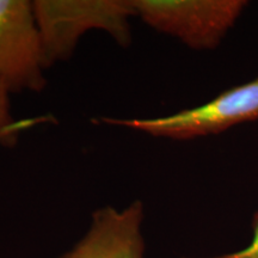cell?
Segmentation results:
<instances>
[{"label":"cell","mask_w":258,"mask_h":258,"mask_svg":"<svg viewBox=\"0 0 258 258\" xmlns=\"http://www.w3.org/2000/svg\"><path fill=\"white\" fill-rule=\"evenodd\" d=\"M34 15L40 30L46 67L72 55L86 31L101 29L118 44L131 43L129 18L133 0H36Z\"/></svg>","instance_id":"1"},{"label":"cell","mask_w":258,"mask_h":258,"mask_svg":"<svg viewBox=\"0 0 258 258\" xmlns=\"http://www.w3.org/2000/svg\"><path fill=\"white\" fill-rule=\"evenodd\" d=\"M102 121L171 140H191L220 134L234 125L258 121V78L226 90L205 104L164 117L102 118Z\"/></svg>","instance_id":"2"},{"label":"cell","mask_w":258,"mask_h":258,"mask_svg":"<svg viewBox=\"0 0 258 258\" xmlns=\"http://www.w3.org/2000/svg\"><path fill=\"white\" fill-rule=\"evenodd\" d=\"M135 15L192 49H214L234 27L246 0H133Z\"/></svg>","instance_id":"3"},{"label":"cell","mask_w":258,"mask_h":258,"mask_svg":"<svg viewBox=\"0 0 258 258\" xmlns=\"http://www.w3.org/2000/svg\"><path fill=\"white\" fill-rule=\"evenodd\" d=\"M44 69L32 2L0 0V82L9 92L41 91Z\"/></svg>","instance_id":"4"},{"label":"cell","mask_w":258,"mask_h":258,"mask_svg":"<svg viewBox=\"0 0 258 258\" xmlns=\"http://www.w3.org/2000/svg\"><path fill=\"white\" fill-rule=\"evenodd\" d=\"M143 222L141 201L97 209L82 239L57 258H145Z\"/></svg>","instance_id":"5"},{"label":"cell","mask_w":258,"mask_h":258,"mask_svg":"<svg viewBox=\"0 0 258 258\" xmlns=\"http://www.w3.org/2000/svg\"><path fill=\"white\" fill-rule=\"evenodd\" d=\"M9 90L0 82V140L4 144L10 141L14 143L17 137L19 129H23L12 122L10 115V103H9Z\"/></svg>","instance_id":"6"},{"label":"cell","mask_w":258,"mask_h":258,"mask_svg":"<svg viewBox=\"0 0 258 258\" xmlns=\"http://www.w3.org/2000/svg\"><path fill=\"white\" fill-rule=\"evenodd\" d=\"M253 235L251 243L246 247L241 249L237 252L225 253L220 256L205 257V258H258V213H256L253 218Z\"/></svg>","instance_id":"7"}]
</instances>
